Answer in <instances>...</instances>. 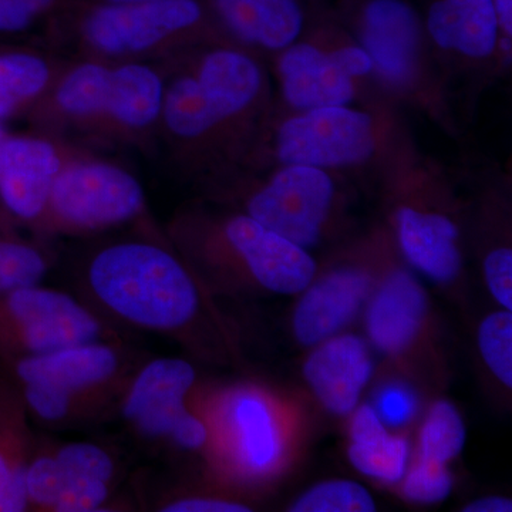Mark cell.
<instances>
[{
	"mask_svg": "<svg viewBox=\"0 0 512 512\" xmlns=\"http://www.w3.org/2000/svg\"><path fill=\"white\" fill-rule=\"evenodd\" d=\"M18 386L0 370V512L28 511L26 468L37 437Z\"/></svg>",
	"mask_w": 512,
	"mask_h": 512,
	"instance_id": "obj_22",
	"label": "cell"
},
{
	"mask_svg": "<svg viewBox=\"0 0 512 512\" xmlns=\"http://www.w3.org/2000/svg\"><path fill=\"white\" fill-rule=\"evenodd\" d=\"M375 498L352 480H329L313 485L296 498L292 512H372Z\"/></svg>",
	"mask_w": 512,
	"mask_h": 512,
	"instance_id": "obj_29",
	"label": "cell"
},
{
	"mask_svg": "<svg viewBox=\"0 0 512 512\" xmlns=\"http://www.w3.org/2000/svg\"><path fill=\"white\" fill-rule=\"evenodd\" d=\"M64 473L52 441L36 440L26 468L25 493L28 511L55 512L62 494Z\"/></svg>",
	"mask_w": 512,
	"mask_h": 512,
	"instance_id": "obj_28",
	"label": "cell"
},
{
	"mask_svg": "<svg viewBox=\"0 0 512 512\" xmlns=\"http://www.w3.org/2000/svg\"><path fill=\"white\" fill-rule=\"evenodd\" d=\"M466 439V424L457 407L448 400H439L421 424L419 456L448 466L460 456Z\"/></svg>",
	"mask_w": 512,
	"mask_h": 512,
	"instance_id": "obj_27",
	"label": "cell"
},
{
	"mask_svg": "<svg viewBox=\"0 0 512 512\" xmlns=\"http://www.w3.org/2000/svg\"><path fill=\"white\" fill-rule=\"evenodd\" d=\"M396 128L382 106L285 111L268 128L265 143L276 165H308L335 174L402 161L404 144L397 143Z\"/></svg>",
	"mask_w": 512,
	"mask_h": 512,
	"instance_id": "obj_6",
	"label": "cell"
},
{
	"mask_svg": "<svg viewBox=\"0 0 512 512\" xmlns=\"http://www.w3.org/2000/svg\"><path fill=\"white\" fill-rule=\"evenodd\" d=\"M87 2H97V3H127V2H141V0H87Z\"/></svg>",
	"mask_w": 512,
	"mask_h": 512,
	"instance_id": "obj_38",
	"label": "cell"
},
{
	"mask_svg": "<svg viewBox=\"0 0 512 512\" xmlns=\"http://www.w3.org/2000/svg\"><path fill=\"white\" fill-rule=\"evenodd\" d=\"M394 231L406 261L436 284L456 281L463 269L460 227L447 212L414 204L394 211Z\"/></svg>",
	"mask_w": 512,
	"mask_h": 512,
	"instance_id": "obj_20",
	"label": "cell"
},
{
	"mask_svg": "<svg viewBox=\"0 0 512 512\" xmlns=\"http://www.w3.org/2000/svg\"><path fill=\"white\" fill-rule=\"evenodd\" d=\"M2 42H6V40H0V43H2Z\"/></svg>",
	"mask_w": 512,
	"mask_h": 512,
	"instance_id": "obj_40",
	"label": "cell"
},
{
	"mask_svg": "<svg viewBox=\"0 0 512 512\" xmlns=\"http://www.w3.org/2000/svg\"><path fill=\"white\" fill-rule=\"evenodd\" d=\"M367 302L370 343L386 355H400L412 345L426 320L429 299L423 285L406 269H394Z\"/></svg>",
	"mask_w": 512,
	"mask_h": 512,
	"instance_id": "obj_21",
	"label": "cell"
},
{
	"mask_svg": "<svg viewBox=\"0 0 512 512\" xmlns=\"http://www.w3.org/2000/svg\"><path fill=\"white\" fill-rule=\"evenodd\" d=\"M79 284L82 301L114 328L154 333L195 355L225 340L208 289L157 228L96 249Z\"/></svg>",
	"mask_w": 512,
	"mask_h": 512,
	"instance_id": "obj_2",
	"label": "cell"
},
{
	"mask_svg": "<svg viewBox=\"0 0 512 512\" xmlns=\"http://www.w3.org/2000/svg\"><path fill=\"white\" fill-rule=\"evenodd\" d=\"M147 198L136 175L110 161L74 151L57 175L37 237H87L147 220Z\"/></svg>",
	"mask_w": 512,
	"mask_h": 512,
	"instance_id": "obj_9",
	"label": "cell"
},
{
	"mask_svg": "<svg viewBox=\"0 0 512 512\" xmlns=\"http://www.w3.org/2000/svg\"><path fill=\"white\" fill-rule=\"evenodd\" d=\"M197 387V370L180 357L146 359L121 394L117 416L147 443L164 446L175 424L188 410Z\"/></svg>",
	"mask_w": 512,
	"mask_h": 512,
	"instance_id": "obj_15",
	"label": "cell"
},
{
	"mask_svg": "<svg viewBox=\"0 0 512 512\" xmlns=\"http://www.w3.org/2000/svg\"><path fill=\"white\" fill-rule=\"evenodd\" d=\"M373 369L369 343L352 333H339L313 346L303 376L328 412L348 416L359 406Z\"/></svg>",
	"mask_w": 512,
	"mask_h": 512,
	"instance_id": "obj_19",
	"label": "cell"
},
{
	"mask_svg": "<svg viewBox=\"0 0 512 512\" xmlns=\"http://www.w3.org/2000/svg\"><path fill=\"white\" fill-rule=\"evenodd\" d=\"M464 512H511L512 501L501 495L478 498L463 508Z\"/></svg>",
	"mask_w": 512,
	"mask_h": 512,
	"instance_id": "obj_36",
	"label": "cell"
},
{
	"mask_svg": "<svg viewBox=\"0 0 512 512\" xmlns=\"http://www.w3.org/2000/svg\"><path fill=\"white\" fill-rule=\"evenodd\" d=\"M62 67L37 50L0 43V124L28 119L45 99Z\"/></svg>",
	"mask_w": 512,
	"mask_h": 512,
	"instance_id": "obj_23",
	"label": "cell"
},
{
	"mask_svg": "<svg viewBox=\"0 0 512 512\" xmlns=\"http://www.w3.org/2000/svg\"><path fill=\"white\" fill-rule=\"evenodd\" d=\"M274 59L285 111L357 104L372 80V60L336 18L328 0L305 33Z\"/></svg>",
	"mask_w": 512,
	"mask_h": 512,
	"instance_id": "obj_8",
	"label": "cell"
},
{
	"mask_svg": "<svg viewBox=\"0 0 512 512\" xmlns=\"http://www.w3.org/2000/svg\"><path fill=\"white\" fill-rule=\"evenodd\" d=\"M484 278L491 296L505 311H512V251L510 247L491 249L484 259Z\"/></svg>",
	"mask_w": 512,
	"mask_h": 512,
	"instance_id": "obj_35",
	"label": "cell"
},
{
	"mask_svg": "<svg viewBox=\"0 0 512 512\" xmlns=\"http://www.w3.org/2000/svg\"><path fill=\"white\" fill-rule=\"evenodd\" d=\"M375 410L389 429H400L414 419L417 413V397L403 383H389L377 393Z\"/></svg>",
	"mask_w": 512,
	"mask_h": 512,
	"instance_id": "obj_33",
	"label": "cell"
},
{
	"mask_svg": "<svg viewBox=\"0 0 512 512\" xmlns=\"http://www.w3.org/2000/svg\"><path fill=\"white\" fill-rule=\"evenodd\" d=\"M497 10L498 23H500L501 40H512V0H494Z\"/></svg>",
	"mask_w": 512,
	"mask_h": 512,
	"instance_id": "obj_37",
	"label": "cell"
},
{
	"mask_svg": "<svg viewBox=\"0 0 512 512\" xmlns=\"http://www.w3.org/2000/svg\"><path fill=\"white\" fill-rule=\"evenodd\" d=\"M110 339L121 330L70 293L40 284L0 292V362Z\"/></svg>",
	"mask_w": 512,
	"mask_h": 512,
	"instance_id": "obj_11",
	"label": "cell"
},
{
	"mask_svg": "<svg viewBox=\"0 0 512 512\" xmlns=\"http://www.w3.org/2000/svg\"><path fill=\"white\" fill-rule=\"evenodd\" d=\"M339 22L372 60V82L394 99L439 107L420 9L410 0H328Z\"/></svg>",
	"mask_w": 512,
	"mask_h": 512,
	"instance_id": "obj_7",
	"label": "cell"
},
{
	"mask_svg": "<svg viewBox=\"0 0 512 512\" xmlns=\"http://www.w3.org/2000/svg\"><path fill=\"white\" fill-rule=\"evenodd\" d=\"M15 384L22 394L30 420L46 429H73L106 419L117 412V404L107 400L79 396L46 384Z\"/></svg>",
	"mask_w": 512,
	"mask_h": 512,
	"instance_id": "obj_25",
	"label": "cell"
},
{
	"mask_svg": "<svg viewBox=\"0 0 512 512\" xmlns=\"http://www.w3.org/2000/svg\"><path fill=\"white\" fill-rule=\"evenodd\" d=\"M160 128L184 164H231L254 154L269 83L255 53L214 39L171 56Z\"/></svg>",
	"mask_w": 512,
	"mask_h": 512,
	"instance_id": "obj_1",
	"label": "cell"
},
{
	"mask_svg": "<svg viewBox=\"0 0 512 512\" xmlns=\"http://www.w3.org/2000/svg\"><path fill=\"white\" fill-rule=\"evenodd\" d=\"M402 483L404 498L412 503L431 505L443 503L453 491V477L447 464L417 457L416 463L407 467Z\"/></svg>",
	"mask_w": 512,
	"mask_h": 512,
	"instance_id": "obj_32",
	"label": "cell"
},
{
	"mask_svg": "<svg viewBox=\"0 0 512 512\" xmlns=\"http://www.w3.org/2000/svg\"><path fill=\"white\" fill-rule=\"evenodd\" d=\"M73 153L46 131L6 134L0 143V211L19 227L33 231L57 175Z\"/></svg>",
	"mask_w": 512,
	"mask_h": 512,
	"instance_id": "obj_14",
	"label": "cell"
},
{
	"mask_svg": "<svg viewBox=\"0 0 512 512\" xmlns=\"http://www.w3.org/2000/svg\"><path fill=\"white\" fill-rule=\"evenodd\" d=\"M221 39L276 55L305 33L325 0H204Z\"/></svg>",
	"mask_w": 512,
	"mask_h": 512,
	"instance_id": "obj_16",
	"label": "cell"
},
{
	"mask_svg": "<svg viewBox=\"0 0 512 512\" xmlns=\"http://www.w3.org/2000/svg\"><path fill=\"white\" fill-rule=\"evenodd\" d=\"M478 349L485 366L504 386H512V315L497 311L485 316L478 328Z\"/></svg>",
	"mask_w": 512,
	"mask_h": 512,
	"instance_id": "obj_31",
	"label": "cell"
},
{
	"mask_svg": "<svg viewBox=\"0 0 512 512\" xmlns=\"http://www.w3.org/2000/svg\"><path fill=\"white\" fill-rule=\"evenodd\" d=\"M18 227L0 211V292L40 284L52 266L49 249L23 237Z\"/></svg>",
	"mask_w": 512,
	"mask_h": 512,
	"instance_id": "obj_26",
	"label": "cell"
},
{
	"mask_svg": "<svg viewBox=\"0 0 512 512\" xmlns=\"http://www.w3.org/2000/svg\"><path fill=\"white\" fill-rule=\"evenodd\" d=\"M52 444L64 473L117 485L119 464L114 454L106 447L92 441H52Z\"/></svg>",
	"mask_w": 512,
	"mask_h": 512,
	"instance_id": "obj_30",
	"label": "cell"
},
{
	"mask_svg": "<svg viewBox=\"0 0 512 512\" xmlns=\"http://www.w3.org/2000/svg\"><path fill=\"white\" fill-rule=\"evenodd\" d=\"M52 36L89 59L144 62L221 39L204 0L97 3L67 0L46 23Z\"/></svg>",
	"mask_w": 512,
	"mask_h": 512,
	"instance_id": "obj_5",
	"label": "cell"
},
{
	"mask_svg": "<svg viewBox=\"0 0 512 512\" xmlns=\"http://www.w3.org/2000/svg\"><path fill=\"white\" fill-rule=\"evenodd\" d=\"M350 419L348 457L350 464L363 476L397 484L409 467V441L396 436L377 416L369 404L357 406Z\"/></svg>",
	"mask_w": 512,
	"mask_h": 512,
	"instance_id": "obj_24",
	"label": "cell"
},
{
	"mask_svg": "<svg viewBox=\"0 0 512 512\" xmlns=\"http://www.w3.org/2000/svg\"><path fill=\"white\" fill-rule=\"evenodd\" d=\"M338 200L333 173L308 165L278 164L251 185L242 212L305 249L319 244Z\"/></svg>",
	"mask_w": 512,
	"mask_h": 512,
	"instance_id": "obj_12",
	"label": "cell"
},
{
	"mask_svg": "<svg viewBox=\"0 0 512 512\" xmlns=\"http://www.w3.org/2000/svg\"><path fill=\"white\" fill-rule=\"evenodd\" d=\"M421 2V19L431 49L470 66L503 62L494 0Z\"/></svg>",
	"mask_w": 512,
	"mask_h": 512,
	"instance_id": "obj_17",
	"label": "cell"
},
{
	"mask_svg": "<svg viewBox=\"0 0 512 512\" xmlns=\"http://www.w3.org/2000/svg\"><path fill=\"white\" fill-rule=\"evenodd\" d=\"M165 76L146 62L86 59L63 64L28 119L40 131L76 130L113 141H140L160 128Z\"/></svg>",
	"mask_w": 512,
	"mask_h": 512,
	"instance_id": "obj_4",
	"label": "cell"
},
{
	"mask_svg": "<svg viewBox=\"0 0 512 512\" xmlns=\"http://www.w3.org/2000/svg\"><path fill=\"white\" fill-rule=\"evenodd\" d=\"M205 288H251L298 295L318 272L315 258L245 212L185 210L164 231Z\"/></svg>",
	"mask_w": 512,
	"mask_h": 512,
	"instance_id": "obj_3",
	"label": "cell"
},
{
	"mask_svg": "<svg viewBox=\"0 0 512 512\" xmlns=\"http://www.w3.org/2000/svg\"><path fill=\"white\" fill-rule=\"evenodd\" d=\"M372 292V276L357 266H340L313 279L293 311L296 340L313 348L339 335L359 315Z\"/></svg>",
	"mask_w": 512,
	"mask_h": 512,
	"instance_id": "obj_18",
	"label": "cell"
},
{
	"mask_svg": "<svg viewBox=\"0 0 512 512\" xmlns=\"http://www.w3.org/2000/svg\"><path fill=\"white\" fill-rule=\"evenodd\" d=\"M9 131L6 130V126H3V124H0V143H2L3 138H5L6 134H8Z\"/></svg>",
	"mask_w": 512,
	"mask_h": 512,
	"instance_id": "obj_39",
	"label": "cell"
},
{
	"mask_svg": "<svg viewBox=\"0 0 512 512\" xmlns=\"http://www.w3.org/2000/svg\"><path fill=\"white\" fill-rule=\"evenodd\" d=\"M146 360L124 339L92 340L45 355L2 360L0 370L15 383H37L79 396L119 404L128 380Z\"/></svg>",
	"mask_w": 512,
	"mask_h": 512,
	"instance_id": "obj_13",
	"label": "cell"
},
{
	"mask_svg": "<svg viewBox=\"0 0 512 512\" xmlns=\"http://www.w3.org/2000/svg\"><path fill=\"white\" fill-rule=\"evenodd\" d=\"M157 511L163 512H248L247 504L210 494L171 493L161 495Z\"/></svg>",
	"mask_w": 512,
	"mask_h": 512,
	"instance_id": "obj_34",
	"label": "cell"
},
{
	"mask_svg": "<svg viewBox=\"0 0 512 512\" xmlns=\"http://www.w3.org/2000/svg\"><path fill=\"white\" fill-rule=\"evenodd\" d=\"M190 403L211 429L212 464L239 481L265 480L278 470L285 454V437L275 404L254 384H238L210 402Z\"/></svg>",
	"mask_w": 512,
	"mask_h": 512,
	"instance_id": "obj_10",
	"label": "cell"
}]
</instances>
